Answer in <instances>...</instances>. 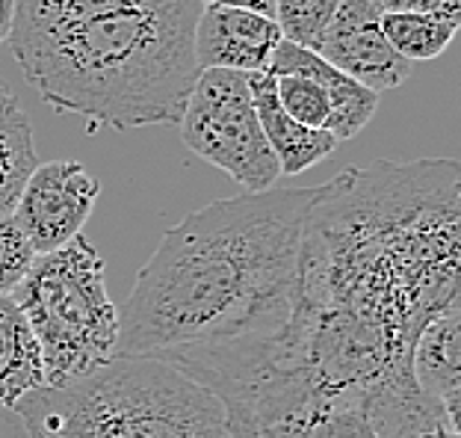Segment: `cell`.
Wrapping results in <instances>:
<instances>
[{"mask_svg":"<svg viewBox=\"0 0 461 438\" xmlns=\"http://www.w3.org/2000/svg\"><path fill=\"white\" fill-rule=\"evenodd\" d=\"M417 385L458 424L461 412V311L426 323L411 350Z\"/></svg>","mask_w":461,"mask_h":438,"instance_id":"7c38bea8","label":"cell"},{"mask_svg":"<svg viewBox=\"0 0 461 438\" xmlns=\"http://www.w3.org/2000/svg\"><path fill=\"white\" fill-rule=\"evenodd\" d=\"M202 6H225V9H249V13L276 15V0H198Z\"/></svg>","mask_w":461,"mask_h":438,"instance_id":"44dd1931","label":"cell"},{"mask_svg":"<svg viewBox=\"0 0 461 438\" xmlns=\"http://www.w3.org/2000/svg\"><path fill=\"white\" fill-rule=\"evenodd\" d=\"M382 13H411V15H435L461 24V0H375Z\"/></svg>","mask_w":461,"mask_h":438,"instance_id":"ffe728a7","label":"cell"},{"mask_svg":"<svg viewBox=\"0 0 461 438\" xmlns=\"http://www.w3.org/2000/svg\"><path fill=\"white\" fill-rule=\"evenodd\" d=\"M13 13L15 0H0V45L9 39V30H13Z\"/></svg>","mask_w":461,"mask_h":438,"instance_id":"7402d4cb","label":"cell"},{"mask_svg":"<svg viewBox=\"0 0 461 438\" xmlns=\"http://www.w3.org/2000/svg\"><path fill=\"white\" fill-rule=\"evenodd\" d=\"M382 33L387 45L405 62H429L438 59L453 45L458 21L411 13H382Z\"/></svg>","mask_w":461,"mask_h":438,"instance_id":"2e32d148","label":"cell"},{"mask_svg":"<svg viewBox=\"0 0 461 438\" xmlns=\"http://www.w3.org/2000/svg\"><path fill=\"white\" fill-rule=\"evenodd\" d=\"M160 4V0H15L13 30H9L6 45L24 41L33 36L57 33V30L86 24L104 15L122 13V9Z\"/></svg>","mask_w":461,"mask_h":438,"instance_id":"5bb4252c","label":"cell"},{"mask_svg":"<svg viewBox=\"0 0 461 438\" xmlns=\"http://www.w3.org/2000/svg\"><path fill=\"white\" fill-rule=\"evenodd\" d=\"M45 385L41 352L13 297H0V409Z\"/></svg>","mask_w":461,"mask_h":438,"instance_id":"4fadbf2b","label":"cell"},{"mask_svg":"<svg viewBox=\"0 0 461 438\" xmlns=\"http://www.w3.org/2000/svg\"><path fill=\"white\" fill-rule=\"evenodd\" d=\"M198 0H160L13 41L24 80L50 110L113 131L177 124L198 78Z\"/></svg>","mask_w":461,"mask_h":438,"instance_id":"3957f363","label":"cell"},{"mask_svg":"<svg viewBox=\"0 0 461 438\" xmlns=\"http://www.w3.org/2000/svg\"><path fill=\"white\" fill-rule=\"evenodd\" d=\"M33 246L21 234L13 216H0V297H13L33 264Z\"/></svg>","mask_w":461,"mask_h":438,"instance_id":"d6986e66","label":"cell"},{"mask_svg":"<svg viewBox=\"0 0 461 438\" xmlns=\"http://www.w3.org/2000/svg\"><path fill=\"white\" fill-rule=\"evenodd\" d=\"M317 54L375 96L402 87L411 75V62H405L387 45L382 33V9L375 0H340L320 39Z\"/></svg>","mask_w":461,"mask_h":438,"instance_id":"ba28073f","label":"cell"},{"mask_svg":"<svg viewBox=\"0 0 461 438\" xmlns=\"http://www.w3.org/2000/svg\"><path fill=\"white\" fill-rule=\"evenodd\" d=\"M461 166L375 160L320 184L285 332L225 379L255 438H338L414 385L426 323L458 311ZM370 430V426H366Z\"/></svg>","mask_w":461,"mask_h":438,"instance_id":"6da1fadb","label":"cell"},{"mask_svg":"<svg viewBox=\"0 0 461 438\" xmlns=\"http://www.w3.org/2000/svg\"><path fill=\"white\" fill-rule=\"evenodd\" d=\"M317 190L216 199L172 225L133 278L115 356H154L181 370L276 341L290 323Z\"/></svg>","mask_w":461,"mask_h":438,"instance_id":"7a4b0ae2","label":"cell"},{"mask_svg":"<svg viewBox=\"0 0 461 438\" xmlns=\"http://www.w3.org/2000/svg\"><path fill=\"white\" fill-rule=\"evenodd\" d=\"M251 101H255V113L260 122V131L269 142L272 158L278 163L281 175H302L320 160H326L338 149V140L326 131H311L293 122L285 110H281L276 96V80L267 71L260 75H246Z\"/></svg>","mask_w":461,"mask_h":438,"instance_id":"8fae6325","label":"cell"},{"mask_svg":"<svg viewBox=\"0 0 461 438\" xmlns=\"http://www.w3.org/2000/svg\"><path fill=\"white\" fill-rule=\"evenodd\" d=\"M423 438H458V433H432V435H423Z\"/></svg>","mask_w":461,"mask_h":438,"instance_id":"cb8c5ba5","label":"cell"},{"mask_svg":"<svg viewBox=\"0 0 461 438\" xmlns=\"http://www.w3.org/2000/svg\"><path fill=\"white\" fill-rule=\"evenodd\" d=\"M13 412L30 438H234L222 403L154 356H113L80 379L41 385Z\"/></svg>","mask_w":461,"mask_h":438,"instance_id":"277c9868","label":"cell"},{"mask_svg":"<svg viewBox=\"0 0 461 438\" xmlns=\"http://www.w3.org/2000/svg\"><path fill=\"white\" fill-rule=\"evenodd\" d=\"M36 169L33 124L18 98L0 83V216H9L27 175Z\"/></svg>","mask_w":461,"mask_h":438,"instance_id":"9a60e30c","label":"cell"},{"mask_svg":"<svg viewBox=\"0 0 461 438\" xmlns=\"http://www.w3.org/2000/svg\"><path fill=\"white\" fill-rule=\"evenodd\" d=\"M281 41L276 18L249 9L202 6L195 21L193 50L198 68H222L237 75L267 71Z\"/></svg>","mask_w":461,"mask_h":438,"instance_id":"9c48e42d","label":"cell"},{"mask_svg":"<svg viewBox=\"0 0 461 438\" xmlns=\"http://www.w3.org/2000/svg\"><path fill=\"white\" fill-rule=\"evenodd\" d=\"M177 128L186 149L222 169L246 193H267L281 178L246 75L222 68L198 71Z\"/></svg>","mask_w":461,"mask_h":438,"instance_id":"8992f818","label":"cell"},{"mask_svg":"<svg viewBox=\"0 0 461 438\" xmlns=\"http://www.w3.org/2000/svg\"><path fill=\"white\" fill-rule=\"evenodd\" d=\"M272 80H276V96H278L281 110H285L293 122H299L302 128L329 133L331 98L322 83H317L313 78H302V75H285V78H272Z\"/></svg>","mask_w":461,"mask_h":438,"instance_id":"ac0fdd59","label":"cell"},{"mask_svg":"<svg viewBox=\"0 0 461 438\" xmlns=\"http://www.w3.org/2000/svg\"><path fill=\"white\" fill-rule=\"evenodd\" d=\"M267 75L269 78L302 75V78H313L317 83H322L331 98L329 133L338 142L352 140L355 133H361V128H366V122L379 110V96H375V92H370L366 87H361V83H355L352 78H346L343 71L329 66L317 50L293 45L287 39L278 41L276 54H272L267 66Z\"/></svg>","mask_w":461,"mask_h":438,"instance_id":"30bf717a","label":"cell"},{"mask_svg":"<svg viewBox=\"0 0 461 438\" xmlns=\"http://www.w3.org/2000/svg\"><path fill=\"white\" fill-rule=\"evenodd\" d=\"M338 6L340 0H276V15L272 18L281 30V39L317 50Z\"/></svg>","mask_w":461,"mask_h":438,"instance_id":"e0dca14e","label":"cell"},{"mask_svg":"<svg viewBox=\"0 0 461 438\" xmlns=\"http://www.w3.org/2000/svg\"><path fill=\"white\" fill-rule=\"evenodd\" d=\"M41 352L48 388L104 368L119 347V308L107 294V267L86 237L36 255L13 290Z\"/></svg>","mask_w":461,"mask_h":438,"instance_id":"5b68a950","label":"cell"},{"mask_svg":"<svg viewBox=\"0 0 461 438\" xmlns=\"http://www.w3.org/2000/svg\"><path fill=\"white\" fill-rule=\"evenodd\" d=\"M338 438H375V435L370 430H349V433H343Z\"/></svg>","mask_w":461,"mask_h":438,"instance_id":"603a6c76","label":"cell"},{"mask_svg":"<svg viewBox=\"0 0 461 438\" xmlns=\"http://www.w3.org/2000/svg\"><path fill=\"white\" fill-rule=\"evenodd\" d=\"M101 184L75 160L36 163L21 187L13 216L36 255L57 252L80 237L86 219L95 211Z\"/></svg>","mask_w":461,"mask_h":438,"instance_id":"52a82bcc","label":"cell"}]
</instances>
